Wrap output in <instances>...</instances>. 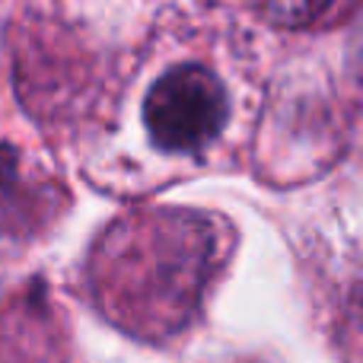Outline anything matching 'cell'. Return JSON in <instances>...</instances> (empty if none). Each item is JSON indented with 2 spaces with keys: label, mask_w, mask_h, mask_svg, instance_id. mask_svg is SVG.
Listing matches in <instances>:
<instances>
[{
  "label": "cell",
  "mask_w": 363,
  "mask_h": 363,
  "mask_svg": "<svg viewBox=\"0 0 363 363\" xmlns=\"http://www.w3.org/2000/svg\"><path fill=\"white\" fill-rule=\"evenodd\" d=\"M347 325H351V335L363 345V284L357 287L351 300V315H347Z\"/></svg>",
  "instance_id": "obj_3"
},
{
  "label": "cell",
  "mask_w": 363,
  "mask_h": 363,
  "mask_svg": "<svg viewBox=\"0 0 363 363\" xmlns=\"http://www.w3.org/2000/svg\"><path fill=\"white\" fill-rule=\"evenodd\" d=\"M226 89L204 67H176L153 83L144 106L147 131L163 150L198 153L226 125Z\"/></svg>",
  "instance_id": "obj_1"
},
{
  "label": "cell",
  "mask_w": 363,
  "mask_h": 363,
  "mask_svg": "<svg viewBox=\"0 0 363 363\" xmlns=\"http://www.w3.org/2000/svg\"><path fill=\"white\" fill-rule=\"evenodd\" d=\"M262 16H268L271 23L281 26H303L309 19H315L332 0H249Z\"/></svg>",
  "instance_id": "obj_2"
}]
</instances>
